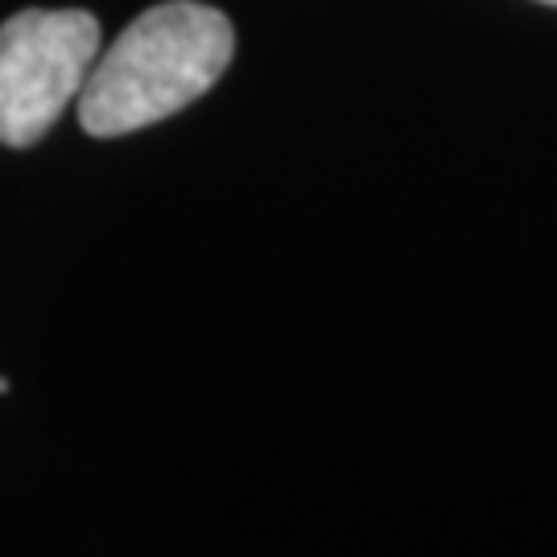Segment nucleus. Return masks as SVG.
Instances as JSON below:
<instances>
[{"mask_svg":"<svg viewBox=\"0 0 557 557\" xmlns=\"http://www.w3.org/2000/svg\"><path fill=\"white\" fill-rule=\"evenodd\" d=\"M236 54V29L211 4L170 0L140 13L87 75L79 124L91 137H124L170 120L207 96Z\"/></svg>","mask_w":557,"mask_h":557,"instance_id":"obj_1","label":"nucleus"},{"mask_svg":"<svg viewBox=\"0 0 557 557\" xmlns=\"http://www.w3.org/2000/svg\"><path fill=\"white\" fill-rule=\"evenodd\" d=\"M100 21L83 9H21L0 25V145H38L79 100L100 59Z\"/></svg>","mask_w":557,"mask_h":557,"instance_id":"obj_2","label":"nucleus"},{"mask_svg":"<svg viewBox=\"0 0 557 557\" xmlns=\"http://www.w3.org/2000/svg\"><path fill=\"white\" fill-rule=\"evenodd\" d=\"M541 4H554V9H557V0H541Z\"/></svg>","mask_w":557,"mask_h":557,"instance_id":"obj_3","label":"nucleus"}]
</instances>
